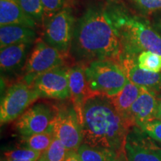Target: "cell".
<instances>
[{
    "label": "cell",
    "instance_id": "obj_1",
    "mask_svg": "<svg viewBox=\"0 0 161 161\" xmlns=\"http://www.w3.org/2000/svg\"><path fill=\"white\" fill-rule=\"evenodd\" d=\"M69 53L78 64L110 60L119 63L122 49L110 11L92 6L75 22Z\"/></svg>",
    "mask_w": 161,
    "mask_h": 161
},
{
    "label": "cell",
    "instance_id": "obj_18",
    "mask_svg": "<svg viewBox=\"0 0 161 161\" xmlns=\"http://www.w3.org/2000/svg\"><path fill=\"white\" fill-rule=\"evenodd\" d=\"M141 88L142 86L137 85L128 80L123 89L116 95L109 97L117 111L128 121L127 116L128 112L140 95Z\"/></svg>",
    "mask_w": 161,
    "mask_h": 161
},
{
    "label": "cell",
    "instance_id": "obj_4",
    "mask_svg": "<svg viewBox=\"0 0 161 161\" xmlns=\"http://www.w3.org/2000/svg\"><path fill=\"white\" fill-rule=\"evenodd\" d=\"M84 72L90 92L108 97L120 92L128 80L120 64L114 60H94L84 67Z\"/></svg>",
    "mask_w": 161,
    "mask_h": 161
},
{
    "label": "cell",
    "instance_id": "obj_33",
    "mask_svg": "<svg viewBox=\"0 0 161 161\" xmlns=\"http://www.w3.org/2000/svg\"><path fill=\"white\" fill-rule=\"evenodd\" d=\"M2 161H4V160H2Z\"/></svg>",
    "mask_w": 161,
    "mask_h": 161
},
{
    "label": "cell",
    "instance_id": "obj_23",
    "mask_svg": "<svg viewBox=\"0 0 161 161\" xmlns=\"http://www.w3.org/2000/svg\"><path fill=\"white\" fill-rule=\"evenodd\" d=\"M68 150L57 137L54 138L49 148L42 154V158L46 161H65Z\"/></svg>",
    "mask_w": 161,
    "mask_h": 161
},
{
    "label": "cell",
    "instance_id": "obj_15",
    "mask_svg": "<svg viewBox=\"0 0 161 161\" xmlns=\"http://www.w3.org/2000/svg\"><path fill=\"white\" fill-rule=\"evenodd\" d=\"M34 43H23L0 49V69L5 75H14L23 70Z\"/></svg>",
    "mask_w": 161,
    "mask_h": 161
},
{
    "label": "cell",
    "instance_id": "obj_13",
    "mask_svg": "<svg viewBox=\"0 0 161 161\" xmlns=\"http://www.w3.org/2000/svg\"><path fill=\"white\" fill-rule=\"evenodd\" d=\"M69 99L82 125L83 107L86 98L91 95L86 81L85 72L83 64H77L69 68Z\"/></svg>",
    "mask_w": 161,
    "mask_h": 161
},
{
    "label": "cell",
    "instance_id": "obj_27",
    "mask_svg": "<svg viewBox=\"0 0 161 161\" xmlns=\"http://www.w3.org/2000/svg\"><path fill=\"white\" fill-rule=\"evenodd\" d=\"M148 135L161 143V120L152 119L140 127Z\"/></svg>",
    "mask_w": 161,
    "mask_h": 161
},
{
    "label": "cell",
    "instance_id": "obj_7",
    "mask_svg": "<svg viewBox=\"0 0 161 161\" xmlns=\"http://www.w3.org/2000/svg\"><path fill=\"white\" fill-rule=\"evenodd\" d=\"M75 23L72 9L64 8L44 20L43 40L48 45L66 55L71 46Z\"/></svg>",
    "mask_w": 161,
    "mask_h": 161
},
{
    "label": "cell",
    "instance_id": "obj_19",
    "mask_svg": "<svg viewBox=\"0 0 161 161\" xmlns=\"http://www.w3.org/2000/svg\"><path fill=\"white\" fill-rule=\"evenodd\" d=\"M77 152L81 161H127L125 153L84 143L80 145Z\"/></svg>",
    "mask_w": 161,
    "mask_h": 161
},
{
    "label": "cell",
    "instance_id": "obj_12",
    "mask_svg": "<svg viewBox=\"0 0 161 161\" xmlns=\"http://www.w3.org/2000/svg\"><path fill=\"white\" fill-rule=\"evenodd\" d=\"M119 64L130 81L155 92L161 90V72H152L141 69L138 66L137 59L134 56L122 55Z\"/></svg>",
    "mask_w": 161,
    "mask_h": 161
},
{
    "label": "cell",
    "instance_id": "obj_22",
    "mask_svg": "<svg viewBox=\"0 0 161 161\" xmlns=\"http://www.w3.org/2000/svg\"><path fill=\"white\" fill-rule=\"evenodd\" d=\"M24 12L37 23H43L45 20L41 0H17Z\"/></svg>",
    "mask_w": 161,
    "mask_h": 161
},
{
    "label": "cell",
    "instance_id": "obj_10",
    "mask_svg": "<svg viewBox=\"0 0 161 161\" xmlns=\"http://www.w3.org/2000/svg\"><path fill=\"white\" fill-rule=\"evenodd\" d=\"M154 141L140 127L130 128L124 145L127 161H161V147Z\"/></svg>",
    "mask_w": 161,
    "mask_h": 161
},
{
    "label": "cell",
    "instance_id": "obj_30",
    "mask_svg": "<svg viewBox=\"0 0 161 161\" xmlns=\"http://www.w3.org/2000/svg\"><path fill=\"white\" fill-rule=\"evenodd\" d=\"M154 119L161 120V95L160 96L157 95V106L155 114H154Z\"/></svg>",
    "mask_w": 161,
    "mask_h": 161
},
{
    "label": "cell",
    "instance_id": "obj_16",
    "mask_svg": "<svg viewBox=\"0 0 161 161\" xmlns=\"http://www.w3.org/2000/svg\"><path fill=\"white\" fill-rule=\"evenodd\" d=\"M37 23L24 12L17 0H0V25H20L35 29Z\"/></svg>",
    "mask_w": 161,
    "mask_h": 161
},
{
    "label": "cell",
    "instance_id": "obj_26",
    "mask_svg": "<svg viewBox=\"0 0 161 161\" xmlns=\"http://www.w3.org/2000/svg\"><path fill=\"white\" fill-rule=\"evenodd\" d=\"M67 1L68 0H41L45 19L52 17L66 8Z\"/></svg>",
    "mask_w": 161,
    "mask_h": 161
},
{
    "label": "cell",
    "instance_id": "obj_5",
    "mask_svg": "<svg viewBox=\"0 0 161 161\" xmlns=\"http://www.w3.org/2000/svg\"><path fill=\"white\" fill-rule=\"evenodd\" d=\"M66 54L48 45L42 38L35 41L24 66L21 80L32 84L40 74L60 66H65Z\"/></svg>",
    "mask_w": 161,
    "mask_h": 161
},
{
    "label": "cell",
    "instance_id": "obj_14",
    "mask_svg": "<svg viewBox=\"0 0 161 161\" xmlns=\"http://www.w3.org/2000/svg\"><path fill=\"white\" fill-rule=\"evenodd\" d=\"M156 106V92L142 86L140 95L132 104L127 118L134 126L140 127L145 122L155 119Z\"/></svg>",
    "mask_w": 161,
    "mask_h": 161
},
{
    "label": "cell",
    "instance_id": "obj_31",
    "mask_svg": "<svg viewBox=\"0 0 161 161\" xmlns=\"http://www.w3.org/2000/svg\"><path fill=\"white\" fill-rule=\"evenodd\" d=\"M4 161H37V160H10V159H4Z\"/></svg>",
    "mask_w": 161,
    "mask_h": 161
},
{
    "label": "cell",
    "instance_id": "obj_29",
    "mask_svg": "<svg viewBox=\"0 0 161 161\" xmlns=\"http://www.w3.org/2000/svg\"><path fill=\"white\" fill-rule=\"evenodd\" d=\"M65 161H81L76 151H68Z\"/></svg>",
    "mask_w": 161,
    "mask_h": 161
},
{
    "label": "cell",
    "instance_id": "obj_8",
    "mask_svg": "<svg viewBox=\"0 0 161 161\" xmlns=\"http://www.w3.org/2000/svg\"><path fill=\"white\" fill-rule=\"evenodd\" d=\"M58 111V106L46 102H37L22 114L14 125L22 136L43 133L51 128Z\"/></svg>",
    "mask_w": 161,
    "mask_h": 161
},
{
    "label": "cell",
    "instance_id": "obj_11",
    "mask_svg": "<svg viewBox=\"0 0 161 161\" xmlns=\"http://www.w3.org/2000/svg\"><path fill=\"white\" fill-rule=\"evenodd\" d=\"M31 85L41 98H69V67L60 66L43 72L34 80Z\"/></svg>",
    "mask_w": 161,
    "mask_h": 161
},
{
    "label": "cell",
    "instance_id": "obj_9",
    "mask_svg": "<svg viewBox=\"0 0 161 161\" xmlns=\"http://www.w3.org/2000/svg\"><path fill=\"white\" fill-rule=\"evenodd\" d=\"M52 130L55 137L59 139L68 151L77 152L83 143L82 127L71 102L58 106Z\"/></svg>",
    "mask_w": 161,
    "mask_h": 161
},
{
    "label": "cell",
    "instance_id": "obj_32",
    "mask_svg": "<svg viewBox=\"0 0 161 161\" xmlns=\"http://www.w3.org/2000/svg\"><path fill=\"white\" fill-rule=\"evenodd\" d=\"M37 161H46V160H44V159L42 158V157H40V158L39 159V160H38Z\"/></svg>",
    "mask_w": 161,
    "mask_h": 161
},
{
    "label": "cell",
    "instance_id": "obj_2",
    "mask_svg": "<svg viewBox=\"0 0 161 161\" xmlns=\"http://www.w3.org/2000/svg\"><path fill=\"white\" fill-rule=\"evenodd\" d=\"M83 143L123 154L126 136L134 125L117 111L108 96L92 93L82 114Z\"/></svg>",
    "mask_w": 161,
    "mask_h": 161
},
{
    "label": "cell",
    "instance_id": "obj_28",
    "mask_svg": "<svg viewBox=\"0 0 161 161\" xmlns=\"http://www.w3.org/2000/svg\"><path fill=\"white\" fill-rule=\"evenodd\" d=\"M152 23L153 27L158 32L159 35L161 36V11L154 14Z\"/></svg>",
    "mask_w": 161,
    "mask_h": 161
},
{
    "label": "cell",
    "instance_id": "obj_3",
    "mask_svg": "<svg viewBox=\"0 0 161 161\" xmlns=\"http://www.w3.org/2000/svg\"><path fill=\"white\" fill-rule=\"evenodd\" d=\"M109 11L119 36L122 55L136 57L142 52L151 51L161 55V36L146 19L128 14L121 8Z\"/></svg>",
    "mask_w": 161,
    "mask_h": 161
},
{
    "label": "cell",
    "instance_id": "obj_17",
    "mask_svg": "<svg viewBox=\"0 0 161 161\" xmlns=\"http://www.w3.org/2000/svg\"><path fill=\"white\" fill-rule=\"evenodd\" d=\"M37 33L33 28L20 25H5L0 27V49L16 44L35 43Z\"/></svg>",
    "mask_w": 161,
    "mask_h": 161
},
{
    "label": "cell",
    "instance_id": "obj_20",
    "mask_svg": "<svg viewBox=\"0 0 161 161\" xmlns=\"http://www.w3.org/2000/svg\"><path fill=\"white\" fill-rule=\"evenodd\" d=\"M55 138L52 127L43 133L35 134L29 136H22L20 143L26 148L43 153L51 145Z\"/></svg>",
    "mask_w": 161,
    "mask_h": 161
},
{
    "label": "cell",
    "instance_id": "obj_24",
    "mask_svg": "<svg viewBox=\"0 0 161 161\" xmlns=\"http://www.w3.org/2000/svg\"><path fill=\"white\" fill-rule=\"evenodd\" d=\"M42 154L43 153L24 147V148L8 151L4 154H5V158L10 160H38L42 156Z\"/></svg>",
    "mask_w": 161,
    "mask_h": 161
},
{
    "label": "cell",
    "instance_id": "obj_21",
    "mask_svg": "<svg viewBox=\"0 0 161 161\" xmlns=\"http://www.w3.org/2000/svg\"><path fill=\"white\" fill-rule=\"evenodd\" d=\"M141 69L152 72H161V55L151 51H144L136 58Z\"/></svg>",
    "mask_w": 161,
    "mask_h": 161
},
{
    "label": "cell",
    "instance_id": "obj_6",
    "mask_svg": "<svg viewBox=\"0 0 161 161\" xmlns=\"http://www.w3.org/2000/svg\"><path fill=\"white\" fill-rule=\"evenodd\" d=\"M38 98L33 86L20 80L8 88L1 99L0 122L4 124L15 121Z\"/></svg>",
    "mask_w": 161,
    "mask_h": 161
},
{
    "label": "cell",
    "instance_id": "obj_25",
    "mask_svg": "<svg viewBox=\"0 0 161 161\" xmlns=\"http://www.w3.org/2000/svg\"><path fill=\"white\" fill-rule=\"evenodd\" d=\"M134 5L144 14H152L161 11V0H131Z\"/></svg>",
    "mask_w": 161,
    "mask_h": 161
}]
</instances>
